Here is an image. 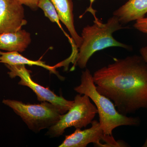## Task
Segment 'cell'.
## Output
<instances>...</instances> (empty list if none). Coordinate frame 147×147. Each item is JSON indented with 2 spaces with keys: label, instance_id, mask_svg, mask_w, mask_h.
<instances>
[{
  "label": "cell",
  "instance_id": "1",
  "mask_svg": "<svg viewBox=\"0 0 147 147\" xmlns=\"http://www.w3.org/2000/svg\"><path fill=\"white\" fill-rule=\"evenodd\" d=\"M92 76L97 91L112 100L122 115L147 109V63L141 55L114 58V62Z\"/></svg>",
  "mask_w": 147,
  "mask_h": 147
},
{
  "label": "cell",
  "instance_id": "2",
  "mask_svg": "<svg viewBox=\"0 0 147 147\" xmlns=\"http://www.w3.org/2000/svg\"><path fill=\"white\" fill-rule=\"evenodd\" d=\"M74 90L80 94L88 96L94 103L99 117V123L104 134L113 135L115 129L122 126H139V117H129L120 113L110 99L97 91L92 75L88 69L82 71L80 85Z\"/></svg>",
  "mask_w": 147,
  "mask_h": 147
},
{
  "label": "cell",
  "instance_id": "3",
  "mask_svg": "<svg viewBox=\"0 0 147 147\" xmlns=\"http://www.w3.org/2000/svg\"><path fill=\"white\" fill-rule=\"evenodd\" d=\"M127 28L124 27L118 18L113 16L105 24L98 25L94 23L88 25L82 30V45L79 48L73 68L77 65L80 68L86 67L90 58L94 53L110 47H120L131 50L129 45L117 41L113 37V33L119 30Z\"/></svg>",
  "mask_w": 147,
  "mask_h": 147
},
{
  "label": "cell",
  "instance_id": "4",
  "mask_svg": "<svg viewBox=\"0 0 147 147\" xmlns=\"http://www.w3.org/2000/svg\"><path fill=\"white\" fill-rule=\"evenodd\" d=\"M3 103L12 109L29 128L35 132L53 126L62 115L57 106L47 101L31 104L18 100L4 99Z\"/></svg>",
  "mask_w": 147,
  "mask_h": 147
},
{
  "label": "cell",
  "instance_id": "5",
  "mask_svg": "<svg viewBox=\"0 0 147 147\" xmlns=\"http://www.w3.org/2000/svg\"><path fill=\"white\" fill-rule=\"evenodd\" d=\"M97 113L96 107L90 98L79 94L74 97L71 108L61 116L57 123L49 127L47 134L51 137H58L62 135L68 127H86L91 123Z\"/></svg>",
  "mask_w": 147,
  "mask_h": 147
},
{
  "label": "cell",
  "instance_id": "6",
  "mask_svg": "<svg viewBox=\"0 0 147 147\" xmlns=\"http://www.w3.org/2000/svg\"><path fill=\"white\" fill-rule=\"evenodd\" d=\"M90 128L76 130L69 135H66L59 147H86L93 143L94 146L101 147H127L124 142L116 141L113 135L104 134L99 122L93 120Z\"/></svg>",
  "mask_w": 147,
  "mask_h": 147
},
{
  "label": "cell",
  "instance_id": "7",
  "mask_svg": "<svg viewBox=\"0 0 147 147\" xmlns=\"http://www.w3.org/2000/svg\"><path fill=\"white\" fill-rule=\"evenodd\" d=\"M5 65L9 70L8 72L9 77H20L21 80L18 84L30 88L36 94L39 101H47L52 103L59 109L62 115L71 108L74 100H67L62 96L55 94L49 88H45L35 82L32 79L30 71L25 67V65Z\"/></svg>",
  "mask_w": 147,
  "mask_h": 147
},
{
  "label": "cell",
  "instance_id": "8",
  "mask_svg": "<svg viewBox=\"0 0 147 147\" xmlns=\"http://www.w3.org/2000/svg\"><path fill=\"white\" fill-rule=\"evenodd\" d=\"M23 4L18 0H0V34L15 32L26 25Z\"/></svg>",
  "mask_w": 147,
  "mask_h": 147
},
{
  "label": "cell",
  "instance_id": "9",
  "mask_svg": "<svg viewBox=\"0 0 147 147\" xmlns=\"http://www.w3.org/2000/svg\"><path fill=\"white\" fill-rule=\"evenodd\" d=\"M57 9L60 21L71 35V38L77 48L82 44V38L76 31L74 25L73 3L72 0H50Z\"/></svg>",
  "mask_w": 147,
  "mask_h": 147
},
{
  "label": "cell",
  "instance_id": "10",
  "mask_svg": "<svg viewBox=\"0 0 147 147\" xmlns=\"http://www.w3.org/2000/svg\"><path fill=\"white\" fill-rule=\"evenodd\" d=\"M147 13V0H128L113 12L122 25L144 17Z\"/></svg>",
  "mask_w": 147,
  "mask_h": 147
},
{
  "label": "cell",
  "instance_id": "11",
  "mask_svg": "<svg viewBox=\"0 0 147 147\" xmlns=\"http://www.w3.org/2000/svg\"><path fill=\"white\" fill-rule=\"evenodd\" d=\"M31 42L30 34L25 30L0 34V50L22 53Z\"/></svg>",
  "mask_w": 147,
  "mask_h": 147
},
{
  "label": "cell",
  "instance_id": "12",
  "mask_svg": "<svg viewBox=\"0 0 147 147\" xmlns=\"http://www.w3.org/2000/svg\"><path fill=\"white\" fill-rule=\"evenodd\" d=\"M0 63L9 65H36L49 70L51 73L60 76L56 71L55 66H51L40 60L32 61L29 59L19 54L18 52H3L0 50Z\"/></svg>",
  "mask_w": 147,
  "mask_h": 147
},
{
  "label": "cell",
  "instance_id": "13",
  "mask_svg": "<svg viewBox=\"0 0 147 147\" xmlns=\"http://www.w3.org/2000/svg\"><path fill=\"white\" fill-rule=\"evenodd\" d=\"M38 8L39 7L43 11L45 16L49 18L51 22L57 24L58 26L63 32L65 35L68 38L69 41L70 42V44L73 43L74 41L69 36L63 29L60 22V19L58 15L57 11L52 2L50 0H39L38 4Z\"/></svg>",
  "mask_w": 147,
  "mask_h": 147
},
{
  "label": "cell",
  "instance_id": "14",
  "mask_svg": "<svg viewBox=\"0 0 147 147\" xmlns=\"http://www.w3.org/2000/svg\"><path fill=\"white\" fill-rule=\"evenodd\" d=\"M133 27L139 31L147 34V17L145 16L136 21Z\"/></svg>",
  "mask_w": 147,
  "mask_h": 147
},
{
  "label": "cell",
  "instance_id": "15",
  "mask_svg": "<svg viewBox=\"0 0 147 147\" xmlns=\"http://www.w3.org/2000/svg\"><path fill=\"white\" fill-rule=\"evenodd\" d=\"M95 1V0H90V5L89 7L86 10L85 12L80 16V17L82 18V17H83V16L85 15V13H86V12H89L92 14L93 16L94 17L95 19L94 21V23L98 24V25H101V24H102L103 23H102V22L100 21V20L96 17V11L95 10V9L92 8V4Z\"/></svg>",
  "mask_w": 147,
  "mask_h": 147
},
{
  "label": "cell",
  "instance_id": "16",
  "mask_svg": "<svg viewBox=\"0 0 147 147\" xmlns=\"http://www.w3.org/2000/svg\"><path fill=\"white\" fill-rule=\"evenodd\" d=\"M23 5L27 6L33 10L38 8V4L39 0H18Z\"/></svg>",
  "mask_w": 147,
  "mask_h": 147
},
{
  "label": "cell",
  "instance_id": "17",
  "mask_svg": "<svg viewBox=\"0 0 147 147\" xmlns=\"http://www.w3.org/2000/svg\"><path fill=\"white\" fill-rule=\"evenodd\" d=\"M140 55L147 63V46L142 47L140 50Z\"/></svg>",
  "mask_w": 147,
  "mask_h": 147
},
{
  "label": "cell",
  "instance_id": "18",
  "mask_svg": "<svg viewBox=\"0 0 147 147\" xmlns=\"http://www.w3.org/2000/svg\"><path fill=\"white\" fill-rule=\"evenodd\" d=\"M143 147H147V137L146 138V141H145V142L144 144L143 145V146H142Z\"/></svg>",
  "mask_w": 147,
  "mask_h": 147
}]
</instances>
